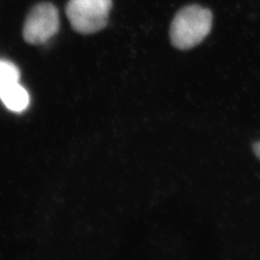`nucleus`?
<instances>
[{
  "mask_svg": "<svg viewBox=\"0 0 260 260\" xmlns=\"http://www.w3.org/2000/svg\"><path fill=\"white\" fill-rule=\"evenodd\" d=\"M212 14L200 5L183 8L173 20L170 37L174 47L180 50L190 49L203 41L212 26Z\"/></svg>",
  "mask_w": 260,
  "mask_h": 260,
  "instance_id": "f257e3e1",
  "label": "nucleus"
},
{
  "mask_svg": "<svg viewBox=\"0 0 260 260\" xmlns=\"http://www.w3.org/2000/svg\"><path fill=\"white\" fill-rule=\"evenodd\" d=\"M59 25L57 8L49 3H42L29 13L23 28V37L29 44H43L57 34Z\"/></svg>",
  "mask_w": 260,
  "mask_h": 260,
  "instance_id": "7ed1b4c3",
  "label": "nucleus"
},
{
  "mask_svg": "<svg viewBox=\"0 0 260 260\" xmlns=\"http://www.w3.org/2000/svg\"><path fill=\"white\" fill-rule=\"evenodd\" d=\"M253 147L254 153H255L256 156L260 159V141L259 142H257V143H254Z\"/></svg>",
  "mask_w": 260,
  "mask_h": 260,
  "instance_id": "423d86ee",
  "label": "nucleus"
},
{
  "mask_svg": "<svg viewBox=\"0 0 260 260\" xmlns=\"http://www.w3.org/2000/svg\"><path fill=\"white\" fill-rule=\"evenodd\" d=\"M20 69L12 61L0 59V84L19 82Z\"/></svg>",
  "mask_w": 260,
  "mask_h": 260,
  "instance_id": "39448f33",
  "label": "nucleus"
},
{
  "mask_svg": "<svg viewBox=\"0 0 260 260\" xmlns=\"http://www.w3.org/2000/svg\"><path fill=\"white\" fill-rule=\"evenodd\" d=\"M0 100L10 111L20 112L27 108L29 96L19 82L0 84Z\"/></svg>",
  "mask_w": 260,
  "mask_h": 260,
  "instance_id": "20e7f679",
  "label": "nucleus"
},
{
  "mask_svg": "<svg viewBox=\"0 0 260 260\" xmlns=\"http://www.w3.org/2000/svg\"><path fill=\"white\" fill-rule=\"evenodd\" d=\"M112 0H69L67 16L73 29L81 34H93L106 27Z\"/></svg>",
  "mask_w": 260,
  "mask_h": 260,
  "instance_id": "f03ea898",
  "label": "nucleus"
}]
</instances>
